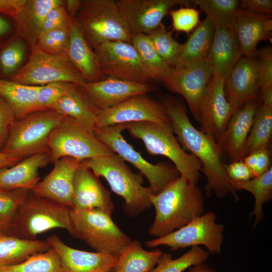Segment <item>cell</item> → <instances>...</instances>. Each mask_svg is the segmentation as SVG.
<instances>
[{"label": "cell", "mask_w": 272, "mask_h": 272, "mask_svg": "<svg viewBox=\"0 0 272 272\" xmlns=\"http://www.w3.org/2000/svg\"><path fill=\"white\" fill-rule=\"evenodd\" d=\"M257 73L259 91L272 87V48L266 46L257 51Z\"/></svg>", "instance_id": "46"}, {"label": "cell", "mask_w": 272, "mask_h": 272, "mask_svg": "<svg viewBox=\"0 0 272 272\" xmlns=\"http://www.w3.org/2000/svg\"><path fill=\"white\" fill-rule=\"evenodd\" d=\"M46 240L59 256L62 272L110 271L116 263V255L72 248L56 235Z\"/></svg>", "instance_id": "22"}, {"label": "cell", "mask_w": 272, "mask_h": 272, "mask_svg": "<svg viewBox=\"0 0 272 272\" xmlns=\"http://www.w3.org/2000/svg\"><path fill=\"white\" fill-rule=\"evenodd\" d=\"M72 203L73 210L99 209L111 216L114 209L110 193L99 177L82 164L75 174Z\"/></svg>", "instance_id": "20"}, {"label": "cell", "mask_w": 272, "mask_h": 272, "mask_svg": "<svg viewBox=\"0 0 272 272\" xmlns=\"http://www.w3.org/2000/svg\"><path fill=\"white\" fill-rule=\"evenodd\" d=\"M22 160L20 157L6 154L0 151V170L11 167Z\"/></svg>", "instance_id": "53"}, {"label": "cell", "mask_w": 272, "mask_h": 272, "mask_svg": "<svg viewBox=\"0 0 272 272\" xmlns=\"http://www.w3.org/2000/svg\"><path fill=\"white\" fill-rule=\"evenodd\" d=\"M120 12L132 34L149 35L161 24L175 6L188 5L185 0H119Z\"/></svg>", "instance_id": "16"}, {"label": "cell", "mask_w": 272, "mask_h": 272, "mask_svg": "<svg viewBox=\"0 0 272 272\" xmlns=\"http://www.w3.org/2000/svg\"><path fill=\"white\" fill-rule=\"evenodd\" d=\"M81 161L63 157L55 161L51 171L31 191L36 196L72 207L74 179Z\"/></svg>", "instance_id": "21"}, {"label": "cell", "mask_w": 272, "mask_h": 272, "mask_svg": "<svg viewBox=\"0 0 272 272\" xmlns=\"http://www.w3.org/2000/svg\"><path fill=\"white\" fill-rule=\"evenodd\" d=\"M47 147L53 163L66 157L83 161L114 153L96 138L94 130L67 117L51 132Z\"/></svg>", "instance_id": "9"}, {"label": "cell", "mask_w": 272, "mask_h": 272, "mask_svg": "<svg viewBox=\"0 0 272 272\" xmlns=\"http://www.w3.org/2000/svg\"><path fill=\"white\" fill-rule=\"evenodd\" d=\"M225 79L213 76L205 97L200 112L199 130L216 142L233 114L224 91Z\"/></svg>", "instance_id": "17"}, {"label": "cell", "mask_w": 272, "mask_h": 272, "mask_svg": "<svg viewBox=\"0 0 272 272\" xmlns=\"http://www.w3.org/2000/svg\"><path fill=\"white\" fill-rule=\"evenodd\" d=\"M233 27L243 56L254 57L257 46L262 40H270L272 34L271 15L239 9Z\"/></svg>", "instance_id": "24"}, {"label": "cell", "mask_w": 272, "mask_h": 272, "mask_svg": "<svg viewBox=\"0 0 272 272\" xmlns=\"http://www.w3.org/2000/svg\"><path fill=\"white\" fill-rule=\"evenodd\" d=\"M170 119L174 134L182 148L201 163V172L207 182L204 188L208 196L214 192L223 198L231 194L237 200V190L228 177L222 152L211 137L197 129L188 118L183 104L177 99L167 97L163 103Z\"/></svg>", "instance_id": "1"}, {"label": "cell", "mask_w": 272, "mask_h": 272, "mask_svg": "<svg viewBox=\"0 0 272 272\" xmlns=\"http://www.w3.org/2000/svg\"><path fill=\"white\" fill-rule=\"evenodd\" d=\"M104 272H109V271H104Z\"/></svg>", "instance_id": "58"}, {"label": "cell", "mask_w": 272, "mask_h": 272, "mask_svg": "<svg viewBox=\"0 0 272 272\" xmlns=\"http://www.w3.org/2000/svg\"><path fill=\"white\" fill-rule=\"evenodd\" d=\"M0 272H62V269L59 256L51 247L18 263L0 266Z\"/></svg>", "instance_id": "37"}, {"label": "cell", "mask_w": 272, "mask_h": 272, "mask_svg": "<svg viewBox=\"0 0 272 272\" xmlns=\"http://www.w3.org/2000/svg\"><path fill=\"white\" fill-rule=\"evenodd\" d=\"M65 117L49 110L34 112L16 120L10 128L2 152L23 159L49 152L48 138Z\"/></svg>", "instance_id": "7"}, {"label": "cell", "mask_w": 272, "mask_h": 272, "mask_svg": "<svg viewBox=\"0 0 272 272\" xmlns=\"http://www.w3.org/2000/svg\"><path fill=\"white\" fill-rule=\"evenodd\" d=\"M98 65L106 77L149 84L152 80L131 44L106 41L94 49Z\"/></svg>", "instance_id": "13"}, {"label": "cell", "mask_w": 272, "mask_h": 272, "mask_svg": "<svg viewBox=\"0 0 272 272\" xmlns=\"http://www.w3.org/2000/svg\"><path fill=\"white\" fill-rule=\"evenodd\" d=\"M271 133L272 107L262 104L258 107L254 115L246 141L245 156L260 149H268Z\"/></svg>", "instance_id": "36"}, {"label": "cell", "mask_w": 272, "mask_h": 272, "mask_svg": "<svg viewBox=\"0 0 272 272\" xmlns=\"http://www.w3.org/2000/svg\"><path fill=\"white\" fill-rule=\"evenodd\" d=\"M71 208L39 197L31 191L19 208L9 235L27 240H36L38 235L61 228L73 236Z\"/></svg>", "instance_id": "6"}, {"label": "cell", "mask_w": 272, "mask_h": 272, "mask_svg": "<svg viewBox=\"0 0 272 272\" xmlns=\"http://www.w3.org/2000/svg\"><path fill=\"white\" fill-rule=\"evenodd\" d=\"M148 35L153 47L159 56L174 69L182 52L184 44L174 39L171 32L167 31L162 24Z\"/></svg>", "instance_id": "40"}, {"label": "cell", "mask_w": 272, "mask_h": 272, "mask_svg": "<svg viewBox=\"0 0 272 272\" xmlns=\"http://www.w3.org/2000/svg\"><path fill=\"white\" fill-rule=\"evenodd\" d=\"M81 88L100 110L114 107L128 98L155 90L150 84L140 83L114 77L93 83L85 82Z\"/></svg>", "instance_id": "19"}, {"label": "cell", "mask_w": 272, "mask_h": 272, "mask_svg": "<svg viewBox=\"0 0 272 272\" xmlns=\"http://www.w3.org/2000/svg\"><path fill=\"white\" fill-rule=\"evenodd\" d=\"M259 106L258 100H253L236 111L217 142L221 152L227 154L231 162L242 160L245 156L246 141Z\"/></svg>", "instance_id": "23"}, {"label": "cell", "mask_w": 272, "mask_h": 272, "mask_svg": "<svg viewBox=\"0 0 272 272\" xmlns=\"http://www.w3.org/2000/svg\"><path fill=\"white\" fill-rule=\"evenodd\" d=\"M131 44L136 50L141 61L152 80L165 84L173 73L174 69L168 65L153 47L148 35H132Z\"/></svg>", "instance_id": "34"}, {"label": "cell", "mask_w": 272, "mask_h": 272, "mask_svg": "<svg viewBox=\"0 0 272 272\" xmlns=\"http://www.w3.org/2000/svg\"><path fill=\"white\" fill-rule=\"evenodd\" d=\"M70 217L73 236L96 252L118 256L131 241L114 223L111 216L101 210L71 209Z\"/></svg>", "instance_id": "8"}, {"label": "cell", "mask_w": 272, "mask_h": 272, "mask_svg": "<svg viewBox=\"0 0 272 272\" xmlns=\"http://www.w3.org/2000/svg\"><path fill=\"white\" fill-rule=\"evenodd\" d=\"M163 252L156 249H144L141 243L131 241L117 256L113 272H150L156 265Z\"/></svg>", "instance_id": "33"}, {"label": "cell", "mask_w": 272, "mask_h": 272, "mask_svg": "<svg viewBox=\"0 0 272 272\" xmlns=\"http://www.w3.org/2000/svg\"><path fill=\"white\" fill-rule=\"evenodd\" d=\"M231 181L236 190H244L253 195L255 205L251 216H255L253 226H257L262 221L263 217V205L270 200L271 197V167L263 174L248 180L242 182Z\"/></svg>", "instance_id": "35"}, {"label": "cell", "mask_w": 272, "mask_h": 272, "mask_svg": "<svg viewBox=\"0 0 272 272\" xmlns=\"http://www.w3.org/2000/svg\"><path fill=\"white\" fill-rule=\"evenodd\" d=\"M64 4L53 8L47 14L42 25L40 36L51 30L70 25L71 17Z\"/></svg>", "instance_id": "48"}, {"label": "cell", "mask_w": 272, "mask_h": 272, "mask_svg": "<svg viewBox=\"0 0 272 272\" xmlns=\"http://www.w3.org/2000/svg\"><path fill=\"white\" fill-rule=\"evenodd\" d=\"M69 26L51 30L41 35L35 46L51 54L66 55L69 43Z\"/></svg>", "instance_id": "42"}, {"label": "cell", "mask_w": 272, "mask_h": 272, "mask_svg": "<svg viewBox=\"0 0 272 272\" xmlns=\"http://www.w3.org/2000/svg\"><path fill=\"white\" fill-rule=\"evenodd\" d=\"M66 10L69 16L74 18L77 13L81 4V1L70 0L66 1Z\"/></svg>", "instance_id": "54"}, {"label": "cell", "mask_w": 272, "mask_h": 272, "mask_svg": "<svg viewBox=\"0 0 272 272\" xmlns=\"http://www.w3.org/2000/svg\"><path fill=\"white\" fill-rule=\"evenodd\" d=\"M30 191L0 189V232L9 234L16 214Z\"/></svg>", "instance_id": "41"}, {"label": "cell", "mask_w": 272, "mask_h": 272, "mask_svg": "<svg viewBox=\"0 0 272 272\" xmlns=\"http://www.w3.org/2000/svg\"><path fill=\"white\" fill-rule=\"evenodd\" d=\"M213 76L206 60L185 67L174 69L165 84L172 92L183 96L198 122L202 103Z\"/></svg>", "instance_id": "15"}, {"label": "cell", "mask_w": 272, "mask_h": 272, "mask_svg": "<svg viewBox=\"0 0 272 272\" xmlns=\"http://www.w3.org/2000/svg\"><path fill=\"white\" fill-rule=\"evenodd\" d=\"M126 129L132 137L143 141L149 154L168 158L180 176L190 183L197 184L200 177L201 164L195 156L182 148L174 136L171 124L134 122L127 123Z\"/></svg>", "instance_id": "4"}, {"label": "cell", "mask_w": 272, "mask_h": 272, "mask_svg": "<svg viewBox=\"0 0 272 272\" xmlns=\"http://www.w3.org/2000/svg\"><path fill=\"white\" fill-rule=\"evenodd\" d=\"M66 56L85 82H96L107 77L101 71L92 50L74 18L70 19V35Z\"/></svg>", "instance_id": "27"}, {"label": "cell", "mask_w": 272, "mask_h": 272, "mask_svg": "<svg viewBox=\"0 0 272 272\" xmlns=\"http://www.w3.org/2000/svg\"><path fill=\"white\" fill-rule=\"evenodd\" d=\"M210 253L200 246H194L181 256L173 259L171 254L163 252L156 267L150 272H183L186 269L203 263Z\"/></svg>", "instance_id": "39"}, {"label": "cell", "mask_w": 272, "mask_h": 272, "mask_svg": "<svg viewBox=\"0 0 272 272\" xmlns=\"http://www.w3.org/2000/svg\"><path fill=\"white\" fill-rule=\"evenodd\" d=\"M242 57L233 26H215L207 57L213 75L225 79Z\"/></svg>", "instance_id": "25"}, {"label": "cell", "mask_w": 272, "mask_h": 272, "mask_svg": "<svg viewBox=\"0 0 272 272\" xmlns=\"http://www.w3.org/2000/svg\"><path fill=\"white\" fill-rule=\"evenodd\" d=\"M51 247L47 240L24 239L0 232V266L18 263Z\"/></svg>", "instance_id": "32"}, {"label": "cell", "mask_w": 272, "mask_h": 272, "mask_svg": "<svg viewBox=\"0 0 272 272\" xmlns=\"http://www.w3.org/2000/svg\"><path fill=\"white\" fill-rule=\"evenodd\" d=\"M215 28L213 22L206 17L184 44L182 52L174 69L185 67L207 60L213 40Z\"/></svg>", "instance_id": "31"}, {"label": "cell", "mask_w": 272, "mask_h": 272, "mask_svg": "<svg viewBox=\"0 0 272 272\" xmlns=\"http://www.w3.org/2000/svg\"><path fill=\"white\" fill-rule=\"evenodd\" d=\"M41 86L20 84L0 79V96L12 110L16 120L36 111V103Z\"/></svg>", "instance_id": "30"}, {"label": "cell", "mask_w": 272, "mask_h": 272, "mask_svg": "<svg viewBox=\"0 0 272 272\" xmlns=\"http://www.w3.org/2000/svg\"><path fill=\"white\" fill-rule=\"evenodd\" d=\"M173 29L187 34L194 31L200 23L199 13L190 7H180L169 12Z\"/></svg>", "instance_id": "45"}, {"label": "cell", "mask_w": 272, "mask_h": 272, "mask_svg": "<svg viewBox=\"0 0 272 272\" xmlns=\"http://www.w3.org/2000/svg\"><path fill=\"white\" fill-rule=\"evenodd\" d=\"M64 4L61 0H27L14 18L18 34L31 48L35 46L47 14L53 8Z\"/></svg>", "instance_id": "28"}, {"label": "cell", "mask_w": 272, "mask_h": 272, "mask_svg": "<svg viewBox=\"0 0 272 272\" xmlns=\"http://www.w3.org/2000/svg\"><path fill=\"white\" fill-rule=\"evenodd\" d=\"M251 172L253 178L267 171L270 166V154L268 149H260L245 156L242 159Z\"/></svg>", "instance_id": "47"}, {"label": "cell", "mask_w": 272, "mask_h": 272, "mask_svg": "<svg viewBox=\"0 0 272 272\" xmlns=\"http://www.w3.org/2000/svg\"><path fill=\"white\" fill-rule=\"evenodd\" d=\"M25 54V45L20 40L11 42L0 53V69L5 76L12 74L22 61Z\"/></svg>", "instance_id": "44"}, {"label": "cell", "mask_w": 272, "mask_h": 272, "mask_svg": "<svg viewBox=\"0 0 272 272\" xmlns=\"http://www.w3.org/2000/svg\"><path fill=\"white\" fill-rule=\"evenodd\" d=\"M75 84L55 82L41 86L37 97L36 111L52 110L53 106L71 90Z\"/></svg>", "instance_id": "43"}, {"label": "cell", "mask_w": 272, "mask_h": 272, "mask_svg": "<svg viewBox=\"0 0 272 272\" xmlns=\"http://www.w3.org/2000/svg\"><path fill=\"white\" fill-rule=\"evenodd\" d=\"M155 210L148 233L156 238L169 234L203 214L204 197L197 185L180 176L150 197Z\"/></svg>", "instance_id": "2"}, {"label": "cell", "mask_w": 272, "mask_h": 272, "mask_svg": "<svg viewBox=\"0 0 272 272\" xmlns=\"http://www.w3.org/2000/svg\"><path fill=\"white\" fill-rule=\"evenodd\" d=\"M188 272H217V271L203 262L189 267Z\"/></svg>", "instance_id": "56"}, {"label": "cell", "mask_w": 272, "mask_h": 272, "mask_svg": "<svg viewBox=\"0 0 272 272\" xmlns=\"http://www.w3.org/2000/svg\"><path fill=\"white\" fill-rule=\"evenodd\" d=\"M31 49L28 62L12 81L32 86L66 82L81 86L85 83L66 55L47 53L36 46Z\"/></svg>", "instance_id": "11"}, {"label": "cell", "mask_w": 272, "mask_h": 272, "mask_svg": "<svg viewBox=\"0 0 272 272\" xmlns=\"http://www.w3.org/2000/svg\"><path fill=\"white\" fill-rule=\"evenodd\" d=\"M126 124H119L102 128H95L96 138L123 161L133 165L148 180L153 194L163 190L180 176L174 166L165 163L154 164L146 161L122 136Z\"/></svg>", "instance_id": "10"}, {"label": "cell", "mask_w": 272, "mask_h": 272, "mask_svg": "<svg viewBox=\"0 0 272 272\" xmlns=\"http://www.w3.org/2000/svg\"><path fill=\"white\" fill-rule=\"evenodd\" d=\"M81 164L106 179L112 190L124 199L130 215H137L152 206L150 197L153 193L149 187L143 186V175L133 172L117 155L89 159Z\"/></svg>", "instance_id": "3"}, {"label": "cell", "mask_w": 272, "mask_h": 272, "mask_svg": "<svg viewBox=\"0 0 272 272\" xmlns=\"http://www.w3.org/2000/svg\"><path fill=\"white\" fill-rule=\"evenodd\" d=\"M226 171L231 181L242 182L253 178L250 169L242 160L232 162L226 166Z\"/></svg>", "instance_id": "50"}, {"label": "cell", "mask_w": 272, "mask_h": 272, "mask_svg": "<svg viewBox=\"0 0 272 272\" xmlns=\"http://www.w3.org/2000/svg\"><path fill=\"white\" fill-rule=\"evenodd\" d=\"M49 152L28 157L15 165L0 170V189L32 191L40 181L39 169L50 162Z\"/></svg>", "instance_id": "26"}, {"label": "cell", "mask_w": 272, "mask_h": 272, "mask_svg": "<svg viewBox=\"0 0 272 272\" xmlns=\"http://www.w3.org/2000/svg\"><path fill=\"white\" fill-rule=\"evenodd\" d=\"M51 110L71 118L94 130L100 109L94 105L80 86L75 84L53 106Z\"/></svg>", "instance_id": "29"}, {"label": "cell", "mask_w": 272, "mask_h": 272, "mask_svg": "<svg viewBox=\"0 0 272 272\" xmlns=\"http://www.w3.org/2000/svg\"><path fill=\"white\" fill-rule=\"evenodd\" d=\"M26 1L27 0H0V12L14 19Z\"/></svg>", "instance_id": "52"}, {"label": "cell", "mask_w": 272, "mask_h": 272, "mask_svg": "<svg viewBox=\"0 0 272 272\" xmlns=\"http://www.w3.org/2000/svg\"><path fill=\"white\" fill-rule=\"evenodd\" d=\"M224 91L233 114L247 103L258 100L257 59L243 56L225 79Z\"/></svg>", "instance_id": "18"}, {"label": "cell", "mask_w": 272, "mask_h": 272, "mask_svg": "<svg viewBox=\"0 0 272 272\" xmlns=\"http://www.w3.org/2000/svg\"><path fill=\"white\" fill-rule=\"evenodd\" d=\"M16 120L12 110L6 101L0 96V151L3 148L10 128Z\"/></svg>", "instance_id": "49"}, {"label": "cell", "mask_w": 272, "mask_h": 272, "mask_svg": "<svg viewBox=\"0 0 272 272\" xmlns=\"http://www.w3.org/2000/svg\"><path fill=\"white\" fill-rule=\"evenodd\" d=\"M259 94L262 104L272 107V87L259 91Z\"/></svg>", "instance_id": "55"}, {"label": "cell", "mask_w": 272, "mask_h": 272, "mask_svg": "<svg viewBox=\"0 0 272 272\" xmlns=\"http://www.w3.org/2000/svg\"><path fill=\"white\" fill-rule=\"evenodd\" d=\"M216 27L233 26L239 8L237 0H194Z\"/></svg>", "instance_id": "38"}, {"label": "cell", "mask_w": 272, "mask_h": 272, "mask_svg": "<svg viewBox=\"0 0 272 272\" xmlns=\"http://www.w3.org/2000/svg\"><path fill=\"white\" fill-rule=\"evenodd\" d=\"M74 19L93 49L106 41L131 44L132 34L114 0L81 1Z\"/></svg>", "instance_id": "5"}, {"label": "cell", "mask_w": 272, "mask_h": 272, "mask_svg": "<svg viewBox=\"0 0 272 272\" xmlns=\"http://www.w3.org/2000/svg\"><path fill=\"white\" fill-rule=\"evenodd\" d=\"M241 10L256 13L271 15L272 13L271 0H242L239 1Z\"/></svg>", "instance_id": "51"}, {"label": "cell", "mask_w": 272, "mask_h": 272, "mask_svg": "<svg viewBox=\"0 0 272 272\" xmlns=\"http://www.w3.org/2000/svg\"><path fill=\"white\" fill-rule=\"evenodd\" d=\"M142 122L171 124L164 104L143 94L132 96L112 108L100 110L95 128Z\"/></svg>", "instance_id": "14"}, {"label": "cell", "mask_w": 272, "mask_h": 272, "mask_svg": "<svg viewBox=\"0 0 272 272\" xmlns=\"http://www.w3.org/2000/svg\"><path fill=\"white\" fill-rule=\"evenodd\" d=\"M216 220L215 213L209 212L169 234L146 241L145 245L150 248L166 246L172 251L202 245L209 253H219L222 249L225 227Z\"/></svg>", "instance_id": "12"}, {"label": "cell", "mask_w": 272, "mask_h": 272, "mask_svg": "<svg viewBox=\"0 0 272 272\" xmlns=\"http://www.w3.org/2000/svg\"><path fill=\"white\" fill-rule=\"evenodd\" d=\"M11 29V25L6 19L0 16V36L8 33Z\"/></svg>", "instance_id": "57"}]
</instances>
